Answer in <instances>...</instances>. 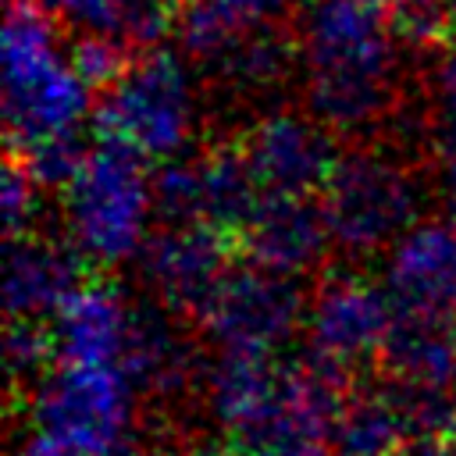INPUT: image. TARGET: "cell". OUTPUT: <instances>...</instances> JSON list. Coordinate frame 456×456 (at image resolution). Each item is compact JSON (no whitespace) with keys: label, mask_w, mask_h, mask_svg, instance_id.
I'll return each mask as SVG.
<instances>
[{"label":"cell","mask_w":456,"mask_h":456,"mask_svg":"<svg viewBox=\"0 0 456 456\" xmlns=\"http://www.w3.org/2000/svg\"><path fill=\"white\" fill-rule=\"evenodd\" d=\"M86 253L71 239L53 235H7V317L57 314L71 292L86 285Z\"/></svg>","instance_id":"cell-13"},{"label":"cell","mask_w":456,"mask_h":456,"mask_svg":"<svg viewBox=\"0 0 456 456\" xmlns=\"http://www.w3.org/2000/svg\"><path fill=\"white\" fill-rule=\"evenodd\" d=\"M335 420L314 410L281 381V392L242 424L228 428V445L239 456H328Z\"/></svg>","instance_id":"cell-15"},{"label":"cell","mask_w":456,"mask_h":456,"mask_svg":"<svg viewBox=\"0 0 456 456\" xmlns=\"http://www.w3.org/2000/svg\"><path fill=\"white\" fill-rule=\"evenodd\" d=\"M438 100L442 114L456 121V39L445 43V53L438 61Z\"/></svg>","instance_id":"cell-30"},{"label":"cell","mask_w":456,"mask_h":456,"mask_svg":"<svg viewBox=\"0 0 456 456\" xmlns=\"http://www.w3.org/2000/svg\"><path fill=\"white\" fill-rule=\"evenodd\" d=\"M264 200V185L249 167L242 142H217L203 150V221L232 239L249 224Z\"/></svg>","instance_id":"cell-19"},{"label":"cell","mask_w":456,"mask_h":456,"mask_svg":"<svg viewBox=\"0 0 456 456\" xmlns=\"http://www.w3.org/2000/svg\"><path fill=\"white\" fill-rule=\"evenodd\" d=\"M388 406L399 417L403 435H428V438H449L456 428V388L435 385V381H410V378H388L378 385Z\"/></svg>","instance_id":"cell-22"},{"label":"cell","mask_w":456,"mask_h":456,"mask_svg":"<svg viewBox=\"0 0 456 456\" xmlns=\"http://www.w3.org/2000/svg\"><path fill=\"white\" fill-rule=\"evenodd\" d=\"M338 456H353V452H338Z\"/></svg>","instance_id":"cell-36"},{"label":"cell","mask_w":456,"mask_h":456,"mask_svg":"<svg viewBox=\"0 0 456 456\" xmlns=\"http://www.w3.org/2000/svg\"><path fill=\"white\" fill-rule=\"evenodd\" d=\"M224 4H228L242 21L253 25V21H274L292 0H224Z\"/></svg>","instance_id":"cell-31"},{"label":"cell","mask_w":456,"mask_h":456,"mask_svg":"<svg viewBox=\"0 0 456 456\" xmlns=\"http://www.w3.org/2000/svg\"><path fill=\"white\" fill-rule=\"evenodd\" d=\"M196 125V93L185 57L164 46H146L128 71L100 93L96 132L132 142L150 160H167L185 150Z\"/></svg>","instance_id":"cell-5"},{"label":"cell","mask_w":456,"mask_h":456,"mask_svg":"<svg viewBox=\"0 0 456 456\" xmlns=\"http://www.w3.org/2000/svg\"><path fill=\"white\" fill-rule=\"evenodd\" d=\"M36 189H39V182L25 171V164L18 160V153L7 150V164H4V217H7V235H21V232L32 228Z\"/></svg>","instance_id":"cell-29"},{"label":"cell","mask_w":456,"mask_h":456,"mask_svg":"<svg viewBox=\"0 0 456 456\" xmlns=\"http://www.w3.org/2000/svg\"><path fill=\"white\" fill-rule=\"evenodd\" d=\"M64 25L78 32H110L135 50L157 46L178 18L175 0H43Z\"/></svg>","instance_id":"cell-18"},{"label":"cell","mask_w":456,"mask_h":456,"mask_svg":"<svg viewBox=\"0 0 456 456\" xmlns=\"http://www.w3.org/2000/svg\"><path fill=\"white\" fill-rule=\"evenodd\" d=\"M388 25L406 46H438L456 36L449 0H385Z\"/></svg>","instance_id":"cell-27"},{"label":"cell","mask_w":456,"mask_h":456,"mask_svg":"<svg viewBox=\"0 0 456 456\" xmlns=\"http://www.w3.org/2000/svg\"><path fill=\"white\" fill-rule=\"evenodd\" d=\"M128 317H132V303H125L114 285H103V281L82 285L57 310V321H53L57 360L121 363Z\"/></svg>","instance_id":"cell-14"},{"label":"cell","mask_w":456,"mask_h":456,"mask_svg":"<svg viewBox=\"0 0 456 456\" xmlns=\"http://www.w3.org/2000/svg\"><path fill=\"white\" fill-rule=\"evenodd\" d=\"M239 142L264 192L314 196L324 189L338 160L335 132L321 125L314 114H292V110L267 114L256 125H249Z\"/></svg>","instance_id":"cell-9"},{"label":"cell","mask_w":456,"mask_h":456,"mask_svg":"<svg viewBox=\"0 0 456 456\" xmlns=\"http://www.w3.org/2000/svg\"><path fill=\"white\" fill-rule=\"evenodd\" d=\"M11 153H18V160L39 182V189H68L75 182V175H78L89 146L78 139V128H75V132H57V135L36 139V142L18 146Z\"/></svg>","instance_id":"cell-26"},{"label":"cell","mask_w":456,"mask_h":456,"mask_svg":"<svg viewBox=\"0 0 456 456\" xmlns=\"http://www.w3.org/2000/svg\"><path fill=\"white\" fill-rule=\"evenodd\" d=\"M178 456H239L232 445L221 449V445H210V442H196V445H185Z\"/></svg>","instance_id":"cell-33"},{"label":"cell","mask_w":456,"mask_h":456,"mask_svg":"<svg viewBox=\"0 0 456 456\" xmlns=\"http://www.w3.org/2000/svg\"><path fill=\"white\" fill-rule=\"evenodd\" d=\"M310 296L299 289L292 274L264 271V267H239L228 271L207 317L203 331L207 338L224 346H246V349H278L289 342L306 317Z\"/></svg>","instance_id":"cell-8"},{"label":"cell","mask_w":456,"mask_h":456,"mask_svg":"<svg viewBox=\"0 0 456 456\" xmlns=\"http://www.w3.org/2000/svg\"><path fill=\"white\" fill-rule=\"evenodd\" d=\"M4 353H7V374H11V385L21 388V385H36L50 363V356H57V338H53V328H43L36 317H11L7 324V342H4Z\"/></svg>","instance_id":"cell-28"},{"label":"cell","mask_w":456,"mask_h":456,"mask_svg":"<svg viewBox=\"0 0 456 456\" xmlns=\"http://www.w3.org/2000/svg\"><path fill=\"white\" fill-rule=\"evenodd\" d=\"M285 381V363L274 360L271 349H246V346H224L217 356H210L207 367V403L214 417L228 428L253 417L260 406H267Z\"/></svg>","instance_id":"cell-17"},{"label":"cell","mask_w":456,"mask_h":456,"mask_svg":"<svg viewBox=\"0 0 456 456\" xmlns=\"http://www.w3.org/2000/svg\"><path fill=\"white\" fill-rule=\"evenodd\" d=\"M449 449H452V456H456V428L449 431Z\"/></svg>","instance_id":"cell-34"},{"label":"cell","mask_w":456,"mask_h":456,"mask_svg":"<svg viewBox=\"0 0 456 456\" xmlns=\"http://www.w3.org/2000/svg\"><path fill=\"white\" fill-rule=\"evenodd\" d=\"M403 438L406 435L399 428V417L388 406V399L381 395V388H374V392L353 388V395L335 424L331 445L338 452H353V456H388Z\"/></svg>","instance_id":"cell-21"},{"label":"cell","mask_w":456,"mask_h":456,"mask_svg":"<svg viewBox=\"0 0 456 456\" xmlns=\"http://www.w3.org/2000/svg\"><path fill=\"white\" fill-rule=\"evenodd\" d=\"M242 28H249V21H242L224 0H185L175 18L178 46L196 64L217 61L239 39Z\"/></svg>","instance_id":"cell-23"},{"label":"cell","mask_w":456,"mask_h":456,"mask_svg":"<svg viewBox=\"0 0 456 456\" xmlns=\"http://www.w3.org/2000/svg\"><path fill=\"white\" fill-rule=\"evenodd\" d=\"M378 367L388 378L435 381L456 388V317L395 310L378 349Z\"/></svg>","instance_id":"cell-16"},{"label":"cell","mask_w":456,"mask_h":456,"mask_svg":"<svg viewBox=\"0 0 456 456\" xmlns=\"http://www.w3.org/2000/svg\"><path fill=\"white\" fill-rule=\"evenodd\" d=\"M61 18L43 0H11L4 18V121L7 146L75 132L93 103V89L78 78L61 50Z\"/></svg>","instance_id":"cell-2"},{"label":"cell","mask_w":456,"mask_h":456,"mask_svg":"<svg viewBox=\"0 0 456 456\" xmlns=\"http://www.w3.org/2000/svg\"><path fill=\"white\" fill-rule=\"evenodd\" d=\"M132 399L135 385L121 363L57 360V367L32 385V424L71 442L110 449L125 442Z\"/></svg>","instance_id":"cell-6"},{"label":"cell","mask_w":456,"mask_h":456,"mask_svg":"<svg viewBox=\"0 0 456 456\" xmlns=\"http://www.w3.org/2000/svg\"><path fill=\"white\" fill-rule=\"evenodd\" d=\"M235 246L246 264L299 278L324 264L331 235L321 203H314L310 196L264 192L256 214L235 235Z\"/></svg>","instance_id":"cell-10"},{"label":"cell","mask_w":456,"mask_h":456,"mask_svg":"<svg viewBox=\"0 0 456 456\" xmlns=\"http://www.w3.org/2000/svg\"><path fill=\"white\" fill-rule=\"evenodd\" d=\"M306 110L335 135L385 128L399 107V39L385 0H310L299 18Z\"/></svg>","instance_id":"cell-1"},{"label":"cell","mask_w":456,"mask_h":456,"mask_svg":"<svg viewBox=\"0 0 456 456\" xmlns=\"http://www.w3.org/2000/svg\"><path fill=\"white\" fill-rule=\"evenodd\" d=\"M296 46L271 21H256V25L242 28L239 39L207 68L239 93H264V89H274L289 78L292 61H296Z\"/></svg>","instance_id":"cell-20"},{"label":"cell","mask_w":456,"mask_h":456,"mask_svg":"<svg viewBox=\"0 0 456 456\" xmlns=\"http://www.w3.org/2000/svg\"><path fill=\"white\" fill-rule=\"evenodd\" d=\"M449 4H452V21H456V0H449Z\"/></svg>","instance_id":"cell-35"},{"label":"cell","mask_w":456,"mask_h":456,"mask_svg":"<svg viewBox=\"0 0 456 456\" xmlns=\"http://www.w3.org/2000/svg\"><path fill=\"white\" fill-rule=\"evenodd\" d=\"M146 160L132 142L96 132L64 200L68 235L89 264L114 267L139 253L153 214V175H146Z\"/></svg>","instance_id":"cell-3"},{"label":"cell","mask_w":456,"mask_h":456,"mask_svg":"<svg viewBox=\"0 0 456 456\" xmlns=\"http://www.w3.org/2000/svg\"><path fill=\"white\" fill-rule=\"evenodd\" d=\"M385 292L395 310L456 317V224L424 221L399 235L388 249Z\"/></svg>","instance_id":"cell-12"},{"label":"cell","mask_w":456,"mask_h":456,"mask_svg":"<svg viewBox=\"0 0 456 456\" xmlns=\"http://www.w3.org/2000/svg\"><path fill=\"white\" fill-rule=\"evenodd\" d=\"M232 235L210 221L192 224H160V232L146 235L139 246V271L178 321L203 324L224 274L232 271Z\"/></svg>","instance_id":"cell-7"},{"label":"cell","mask_w":456,"mask_h":456,"mask_svg":"<svg viewBox=\"0 0 456 456\" xmlns=\"http://www.w3.org/2000/svg\"><path fill=\"white\" fill-rule=\"evenodd\" d=\"M392 317H395V306L388 292L349 274L321 278L306 306L310 342L346 363L378 356Z\"/></svg>","instance_id":"cell-11"},{"label":"cell","mask_w":456,"mask_h":456,"mask_svg":"<svg viewBox=\"0 0 456 456\" xmlns=\"http://www.w3.org/2000/svg\"><path fill=\"white\" fill-rule=\"evenodd\" d=\"M388 456H452L445 438H428V435H406Z\"/></svg>","instance_id":"cell-32"},{"label":"cell","mask_w":456,"mask_h":456,"mask_svg":"<svg viewBox=\"0 0 456 456\" xmlns=\"http://www.w3.org/2000/svg\"><path fill=\"white\" fill-rule=\"evenodd\" d=\"M175 4H178V7H182V4H185V0H175Z\"/></svg>","instance_id":"cell-37"},{"label":"cell","mask_w":456,"mask_h":456,"mask_svg":"<svg viewBox=\"0 0 456 456\" xmlns=\"http://www.w3.org/2000/svg\"><path fill=\"white\" fill-rule=\"evenodd\" d=\"M139 50L132 43H125L121 36H110V32H82L71 39L68 46V61L71 68L78 71V78L93 89V93H103L110 89L132 64Z\"/></svg>","instance_id":"cell-25"},{"label":"cell","mask_w":456,"mask_h":456,"mask_svg":"<svg viewBox=\"0 0 456 456\" xmlns=\"http://www.w3.org/2000/svg\"><path fill=\"white\" fill-rule=\"evenodd\" d=\"M153 217L160 224L203 221V153H175L157 167Z\"/></svg>","instance_id":"cell-24"},{"label":"cell","mask_w":456,"mask_h":456,"mask_svg":"<svg viewBox=\"0 0 456 456\" xmlns=\"http://www.w3.org/2000/svg\"><path fill=\"white\" fill-rule=\"evenodd\" d=\"M424 200L428 185L413 164L392 150L356 146L338 153L321 189V214L338 253L370 256L417 224Z\"/></svg>","instance_id":"cell-4"}]
</instances>
